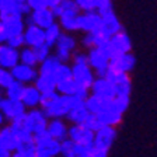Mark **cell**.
Segmentation results:
<instances>
[{
  "label": "cell",
  "instance_id": "cell-1",
  "mask_svg": "<svg viewBox=\"0 0 157 157\" xmlns=\"http://www.w3.org/2000/svg\"><path fill=\"white\" fill-rule=\"evenodd\" d=\"M111 56H112V53H111V49H109L108 44L97 46V48L88 49L87 63L94 70L95 77H105V73H107L108 66H109Z\"/></svg>",
  "mask_w": 157,
  "mask_h": 157
},
{
  "label": "cell",
  "instance_id": "cell-2",
  "mask_svg": "<svg viewBox=\"0 0 157 157\" xmlns=\"http://www.w3.org/2000/svg\"><path fill=\"white\" fill-rule=\"evenodd\" d=\"M82 104H84V101H82L76 95H59V98L48 109H42V111L48 119H63L72 108Z\"/></svg>",
  "mask_w": 157,
  "mask_h": 157
},
{
  "label": "cell",
  "instance_id": "cell-3",
  "mask_svg": "<svg viewBox=\"0 0 157 157\" xmlns=\"http://www.w3.org/2000/svg\"><path fill=\"white\" fill-rule=\"evenodd\" d=\"M104 78H107L109 83H112L117 95H124V97H129V95H131L132 82H131L129 75L115 72L114 69H111L108 66V70H107V73H105Z\"/></svg>",
  "mask_w": 157,
  "mask_h": 157
},
{
  "label": "cell",
  "instance_id": "cell-4",
  "mask_svg": "<svg viewBox=\"0 0 157 157\" xmlns=\"http://www.w3.org/2000/svg\"><path fill=\"white\" fill-rule=\"evenodd\" d=\"M48 121L49 119L45 117V114H44V111L41 108H33V109L27 111L25 115H24V125L31 132L33 136L46 131Z\"/></svg>",
  "mask_w": 157,
  "mask_h": 157
},
{
  "label": "cell",
  "instance_id": "cell-5",
  "mask_svg": "<svg viewBox=\"0 0 157 157\" xmlns=\"http://www.w3.org/2000/svg\"><path fill=\"white\" fill-rule=\"evenodd\" d=\"M72 78L76 86L80 88L90 90L95 80V73L88 65H73L72 67Z\"/></svg>",
  "mask_w": 157,
  "mask_h": 157
},
{
  "label": "cell",
  "instance_id": "cell-6",
  "mask_svg": "<svg viewBox=\"0 0 157 157\" xmlns=\"http://www.w3.org/2000/svg\"><path fill=\"white\" fill-rule=\"evenodd\" d=\"M115 139H117V129L111 126H102L97 132H94V140L93 146L98 150L109 151Z\"/></svg>",
  "mask_w": 157,
  "mask_h": 157
},
{
  "label": "cell",
  "instance_id": "cell-7",
  "mask_svg": "<svg viewBox=\"0 0 157 157\" xmlns=\"http://www.w3.org/2000/svg\"><path fill=\"white\" fill-rule=\"evenodd\" d=\"M67 139L80 146H93L94 132L88 131L83 125H72L67 128Z\"/></svg>",
  "mask_w": 157,
  "mask_h": 157
},
{
  "label": "cell",
  "instance_id": "cell-8",
  "mask_svg": "<svg viewBox=\"0 0 157 157\" xmlns=\"http://www.w3.org/2000/svg\"><path fill=\"white\" fill-rule=\"evenodd\" d=\"M135 65H136V58H135V55L132 52L112 55L111 59H109V67L119 73L129 75V72L133 70Z\"/></svg>",
  "mask_w": 157,
  "mask_h": 157
},
{
  "label": "cell",
  "instance_id": "cell-9",
  "mask_svg": "<svg viewBox=\"0 0 157 157\" xmlns=\"http://www.w3.org/2000/svg\"><path fill=\"white\" fill-rule=\"evenodd\" d=\"M108 46L111 49L112 55H118V53H129L132 51V41L125 31L115 34L109 38Z\"/></svg>",
  "mask_w": 157,
  "mask_h": 157
},
{
  "label": "cell",
  "instance_id": "cell-10",
  "mask_svg": "<svg viewBox=\"0 0 157 157\" xmlns=\"http://www.w3.org/2000/svg\"><path fill=\"white\" fill-rule=\"evenodd\" d=\"M13 78L16 82L21 83L24 86H28L29 83H34L38 77V70L34 67H29V66H25V65H21L18 63L17 66H14L11 70H10Z\"/></svg>",
  "mask_w": 157,
  "mask_h": 157
},
{
  "label": "cell",
  "instance_id": "cell-11",
  "mask_svg": "<svg viewBox=\"0 0 157 157\" xmlns=\"http://www.w3.org/2000/svg\"><path fill=\"white\" fill-rule=\"evenodd\" d=\"M0 111L3 114L4 118H7L9 121H16L18 118H21L23 115H25L27 108L23 105L21 101H14V100H7L4 98L3 104L0 107Z\"/></svg>",
  "mask_w": 157,
  "mask_h": 157
},
{
  "label": "cell",
  "instance_id": "cell-12",
  "mask_svg": "<svg viewBox=\"0 0 157 157\" xmlns=\"http://www.w3.org/2000/svg\"><path fill=\"white\" fill-rule=\"evenodd\" d=\"M18 51L14 48H10L6 44H0V69L11 70L14 66L20 63Z\"/></svg>",
  "mask_w": 157,
  "mask_h": 157
},
{
  "label": "cell",
  "instance_id": "cell-13",
  "mask_svg": "<svg viewBox=\"0 0 157 157\" xmlns=\"http://www.w3.org/2000/svg\"><path fill=\"white\" fill-rule=\"evenodd\" d=\"M90 94H94L97 97L101 98H107V100H111L117 95L115 93V88L112 86V83H109L107 78L104 77H95L94 83H93L91 88H90Z\"/></svg>",
  "mask_w": 157,
  "mask_h": 157
},
{
  "label": "cell",
  "instance_id": "cell-14",
  "mask_svg": "<svg viewBox=\"0 0 157 157\" xmlns=\"http://www.w3.org/2000/svg\"><path fill=\"white\" fill-rule=\"evenodd\" d=\"M111 100H107V98H101L94 94H90L87 97V100L84 101V107L87 108V111L90 112V114L98 115L105 111H111Z\"/></svg>",
  "mask_w": 157,
  "mask_h": 157
},
{
  "label": "cell",
  "instance_id": "cell-15",
  "mask_svg": "<svg viewBox=\"0 0 157 157\" xmlns=\"http://www.w3.org/2000/svg\"><path fill=\"white\" fill-rule=\"evenodd\" d=\"M24 44L28 48H35L45 44V35H44V29H41L36 25H27L23 33Z\"/></svg>",
  "mask_w": 157,
  "mask_h": 157
},
{
  "label": "cell",
  "instance_id": "cell-16",
  "mask_svg": "<svg viewBox=\"0 0 157 157\" xmlns=\"http://www.w3.org/2000/svg\"><path fill=\"white\" fill-rule=\"evenodd\" d=\"M29 18L33 21L34 25L39 27L41 29H46L48 27H51L53 23H56V18L53 17L51 9H42L36 10L29 14Z\"/></svg>",
  "mask_w": 157,
  "mask_h": 157
},
{
  "label": "cell",
  "instance_id": "cell-17",
  "mask_svg": "<svg viewBox=\"0 0 157 157\" xmlns=\"http://www.w3.org/2000/svg\"><path fill=\"white\" fill-rule=\"evenodd\" d=\"M101 27V16L95 11L80 14V31L86 34H91Z\"/></svg>",
  "mask_w": 157,
  "mask_h": 157
},
{
  "label": "cell",
  "instance_id": "cell-18",
  "mask_svg": "<svg viewBox=\"0 0 157 157\" xmlns=\"http://www.w3.org/2000/svg\"><path fill=\"white\" fill-rule=\"evenodd\" d=\"M46 132L52 139L58 142H63L65 139H67V126L63 119H49Z\"/></svg>",
  "mask_w": 157,
  "mask_h": 157
},
{
  "label": "cell",
  "instance_id": "cell-19",
  "mask_svg": "<svg viewBox=\"0 0 157 157\" xmlns=\"http://www.w3.org/2000/svg\"><path fill=\"white\" fill-rule=\"evenodd\" d=\"M39 100H41V93L35 88L34 84H28L24 87L23 95H21V100L20 101L23 102V105L25 108H38L39 107Z\"/></svg>",
  "mask_w": 157,
  "mask_h": 157
},
{
  "label": "cell",
  "instance_id": "cell-20",
  "mask_svg": "<svg viewBox=\"0 0 157 157\" xmlns=\"http://www.w3.org/2000/svg\"><path fill=\"white\" fill-rule=\"evenodd\" d=\"M0 147L10 151V153H14L18 147V142H17L14 133L11 132L10 126L0 128Z\"/></svg>",
  "mask_w": 157,
  "mask_h": 157
},
{
  "label": "cell",
  "instance_id": "cell-21",
  "mask_svg": "<svg viewBox=\"0 0 157 157\" xmlns=\"http://www.w3.org/2000/svg\"><path fill=\"white\" fill-rule=\"evenodd\" d=\"M2 23L4 24L7 33V38L13 35H20L24 33L25 29V24H24V18L21 16H14V17H9V18L3 20Z\"/></svg>",
  "mask_w": 157,
  "mask_h": 157
},
{
  "label": "cell",
  "instance_id": "cell-22",
  "mask_svg": "<svg viewBox=\"0 0 157 157\" xmlns=\"http://www.w3.org/2000/svg\"><path fill=\"white\" fill-rule=\"evenodd\" d=\"M101 27L111 36L115 35V34H118V33H121V31H124L121 21L118 20V17L115 16L114 11H112V13H108V14H105V16L101 17Z\"/></svg>",
  "mask_w": 157,
  "mask_h": 157
},
{
  "label": "cell",
  "instance_id": "cell-23",
  "mask_svg": "<svg viewBox=\"0 0 157 157\" xmlns=\"http://www.w3.org/2000/svg\"><path fill=\"white\" fill-rule=\"evenodd\" d=\"M34 86L41 94L49 91H56V83L53 76L51 75H38L36 80L34 82Z\"/></svg>",
  "mask_w": 157,
  "mask_h": 157
},
{
  "label": "cell",
  "instance_id": "cell-24",
  "mask_svg": "<svg viewBox=\"0 0 157 157\" xmlns=\"http://www.w3.org/2000/svg\"><path fill=\"white\" fill-rule=\"evenodd\" d=\"M14 16H21L18 11V3L14 0H0V21Z\"/></svg>",
  "mask_w": 157,
  "mask_h": 157
},
{
  "label": "cell",
  "instance_id": "cell-25",
  "mask_svg": "<svg viewBox=\"0 0 157 157\" xmlns=\"http://www.w3.org/2000/svg\"><path fill=\"white\" fill-rule=\"evenodd\" d=\"M88 115H90V112L87 111V108L84 107V104H82V105H78V107L72 108L69 111V114L66 115V119L70 121L73 125H83Z\"/></svg>",
  "mask_w": 157,
  "mask_h": 157
},
{
  "label": "cell",
  "instance_id": "cell-26",
  "mask_svg": "<svg viewBox=\"0 0 157 157\" xmlns=\"http://www.w3.org/2000/svg\"><path fill=\"white\" fill-rule=\"evenodd\" d=\"M95 117H97V119L100 121V124L102 126L115 128L117 125H119L122 122V114H118V112H114V111H105L102 114L95 115Z\"/></svg>",
  "mask_w": 157,
  "mask_h": 157
},
{
  "label": "cell",
  "instance_id": "cell-27",
  "mask_svg": "<svg viewBox=\"0 0 157 157\" xmlns=\"http://www.w3.org/2000/svg\"><path fill=\"white\" fill-rule=\"evenodd\" d=\"M62 34V28L58 23H53L51 27H48L46 29H44V35H45V44L52 49L56 45L59 36Z\"/></svg>",
  "mask_w": 157,
  "mask_h": 157
},
{
  "label": "cell",
  "instance_id": "cell-28",
  "mask_svg": "<svg viewBox=\"0 0 157 157\" xmlns=\"http://www.w3.org/2000/svg\"><path fill=\"white\" fill-rule=\"evenodd\" d=\"M18 58H20V63L21 65H25L29 66V67H34L36 69V66L39 65L38 63V59H36L35 53H34L33 48H28V46H23L21 51H18Z\"/></svg>",
  "mask_w": 157,
  "mask_h": 157
},
{
  "label": "cell",
  "instance_id": "cell-29",
  "mask_svg": "<svg viewBox=\"0 0 157 157\" xmlns=\"http://www.w3.org/2000/svg\"><path fill=\"white\" fill-rule=\"evenodd\" d=\"M60 65L59 63V60L55 58L53 55H51L48 59H45L44 62L39 63V69H38V75H51L53 76V73H55L56 67Z\"/></svg>",
  "mask_w": 157,
  "mask_h": 157
},
{
  "label": "cell",
  "instance_id": "cell-30",
  "mask_svg": "<svg viewBox=\"0 0 157 157\" xmlns=\"http://www.w3.org/2000/svg\"><path fill=\"white\" fill-rule=\"evenodd\" d=\"M76 39L75 36H72L70 34L67 33H62L60 34V36H59L58 42H56L55 48H60V49H65V51H67V52L72 53L73 51L76 49Z\"/></svg>",
  "mask_w": 157,
  "mask_h": 157
},
{
  "label": "cell",
  "instance_id": "cell-31",
  "mask_svg": "<svg viewBox=\"0 0 157 157\" xmlns=\"http://www.w3.org/2000/svg\"><path fill=\"white\" fill-rule=\"evenodd\" d=\"M129 97H124V95H115L111 100V111L118 112V114H122L129 108Z\"/></svg>",
  "mask_w": 157,
  "mask_h": 157
},
{
  "label": "cell",
  "instance_id": "cell-32",
  "mask_svg": "<svg viewBox=\"0 0 157 157\" xmlns=\"http://www.w3.org/2000/svg\"><path fill=\"white\" fill-rule=\"evenodd\" d=\"M76 90H77V86L73 82V78L56 83V93H58L59 95H75Z\"/></svg>",
  "mask_w": 157,
  "mask_h": 157
},
{
  "label": "cell",
  "instance_id": "cell-33",
  "mask_svg": "<svg viewBox=\"0 0 157 157\" xmlns=\"http://www.w3.org/2000/svg\"><path fill=\"white\" fill-rule=\"evenodd\" d=\"M24 87H25L24 84H21V83L14 80V82L6 88V98L7 100L20 101V100H21V95H23V91H24Z\"/></svg>",
  "mask_w": 157,
  "mask_h": 157
},
{
  "label": "cell",
  "instance_id": "cell-34",
  "mask_svg": "<svg viewBox=\"0 0 157 157\" xmlns=\"http://www.w3.org/2000/svg\"><path fill=\"white\" fill-rule=\"evenodd\" d=\"M53 78H55V83H60V82H63V80L72 78V69H70V66L60 63V65L56 67L55 73H53Z\"/></svg>",
  "mask_w": 157,
  "mask_h": 157
},
{
  "label": "cell",
  "instance_id": "cell-35",
  "mask_svg": "<svg viewBox=\"0 0 157 157\" xmlns=\"http://www.w3.org/2000/svg\"><path fill=\"white\" fill-rule=\"evenodd\" d=\"M59 98V94L56 91H49V93H44L41 94V100H39V108L41 109H48L53 102Z\"/></svg>",
  "mask_w": 157,
  "mask_h": 157
},
{
  "label": "cell",
  "instance_id": "cell-36",
  "mask_svg": "<svg viewBox=\"0 0 157 157\" xmlns=\"http://www.w3.org/2000/svg\"><path fill=\"white\" fill-rule=\"evenodd\" d=\"M80 13H91L97 9V0H75Z\"/></svg>",
  "mask_w": 157,
  "mask_h": 157
},
{
  "label": "cell",
  "instance_id": "cell-37",
  "mask_svg": "<svg viewBox=\"0 0 157 157\" xmlns=\"http://www.w3.org/2000/svg\"><path fill=\"white\" fill-rule=\"evenodd\" d=\"M60 154L63 157H76V143L69 139L60 142Z\"/></svg>",
  "mask_w": 157,
  "mask_h": 157
},
{
  "label": "cell",
  "instance_id": "cell-38",
  "mask_svg": "<svg viewBox=\"0 0 157 157\" xmlns=\"http://www.w3.org/2000/svg\"><path fill=\"white\" fill-rule=\"evenodd\" d=\"M112 11H114L112 0H97V9H95V13H98L102 17L108 13H112Z\"/></svg>",
  "mask_w": 157,
  "mask_h": 157
},
{
  "label": "cell",
  "instance_id": "cell-39",
  "mask_svg": "<svg viewBox=\"0 0 157 157\" xmlns=\"http://www.w3.org/2000/svg\"><path fill=\"white\" fill-rule=\"evenodd\" d=\"M34 53H35L36 59H38V63L44 62L45 59H48L49 56L52 55L51 53V48H49L46 44H42V45H39V46H35V48H33Z\"/></svg>",
  "mask_w": 157,
  "mask_h": 157
},
{
  "label": "cell",
  "instance_id": "cell-40",
  "mask_svg": "<svg viewBox=\"0 0 157 157\" xmlns=\"http://www.w3.org/2000/svg\"><path fill=\"white\" fill-rule=\"evenodd\" d=\"M83 126L87 128L88 131H91V132H97L100 128H102V125L100 124V121L97 119V117L93 114H90L87 117V119L84 121V124H83Z\"/></svg>",
  "mask_w": 157,
  "mask_h": 157
},
{
  "label": "cell",
  "instance_id": "cell-41",
  "mask_svg": "<svg viewBox=\"0 0 157 157\" xmlns=\"http://www.w3.org/2000/svg\"><path fill=\"white\" fill-rule=\"evenodd\" d=\"M6 45H9L10 48H14L18 51L20 48H23V46H25V44H24V36L23 34H20V35H13V36H9L6 41Z\"/></svg>",
  "mask_w": 157,
  "mask_h": 157
},
{
  "label": "cell",
  "instance_id": "cell-42",
  "mask_svg": "<svg viewBox=\"0 0 157 157\" xmlns=\"http://www.w3.org/2000/svg\"><path fill=\"white\" fill-rule=\"evenodd\" d=\"M13 82H14V78H13V76H11V73H10V70L0 69V87L6 90Z\"/></svg>",
  "mask_w": 157,
  "mask_h": 157
},
{
  "label": "cell",
  "instance_id": "cell-43",
  "mask_svg": "<svg viewBox=\"0 0 157 157\" xmlns=\"http://www.w3.org/2000/svg\"><path fill=\"white\" fill-rule=\"evenodd\" d=\"M55 56L56 59L59 60V63H63V65H66V63L70 60V58H72V53L67 52V51H65V49H60V48H55Z\"/></svg>",
  "mask_w": 157,
  "mask_h": 157
},
{
  "label": "cell",
  "instance_id": "cell-44",
  "mask_svg": "<svg viewBox=\"0 0 157 157\" xmlns=\"http://www.w3.org/2000/svg\"><path fill=\"white\" fill-rule=\"evenodd\" d=\"M27 4L29 6L31 11H36V10H42V9H48L45 0H27Z\"/></svg>",
  "mask_w": 157,
  "mask_h": 157
},
{
  "label": "cell",
  "instance_id": "cell-45",
  "mask_svg": "<svg viewBox=\"0 0 157 157\" xmlns=\"http://www.w3.org/2000/svg\"><path fill=\"white\" fill-rule=\"evenodd\" d=\"M73 65H88L87 63V53L83 52H75V55L72 56Z\"/></svg>",
  "mask_w": 157,
  "mask_h": 157
},
{
  "label": "cell",
  "instance_id": "cell-46",
  "mask_svg": "<svg viewBox=\"0 0 157 157\" xmlns=\"http://www.w3.org/2000/svg\"><path fill=\"white\" fill-rule=\"evenodd\" d=\"M82 42H83V45H84L86 48H88V49L95 48V45H94V38H93L91 34H86Z\"/></svg>",
  "mask_w": 157,
  "mask_h": 157
},
{
  "label": "cell",
  "instance_id": "cell-47",
  "mask_svg": "<svg viewBox=\"0 0 157 157\" xmlns=\"http://www.w3.org/2000/svg\"><path fill=\"white\" fill-rule=\"evenodd\" d=\"M18 11H20V14H21V17H24V16L27 17V16H29V14L33 13L27 3H18Z\"/></svg>",
  "mask_w": 157,
  "mask_h": 157
},
{
  "label": "cell",
  "instance_id": "cell-48",
  "mask_svg": "<svg viewBox=\"0 0 157 157\" xmlns=\"http://www.w3.org/2000/svg\"><path fill=\"white\" fill-rule=\"evenodd\" d=\"M7 41V33L4 28V24L0 21V44H6Z\"/></svg>",
  "mask_w": 157,
  "mask_h": 157
},
{
  "label": "cell",
  "instance_id": "cell-49",
  "mask_svg": "<svg viewBox=\"0 0 157 157\" xmlns=\"http://www.w3.org/2000/svg\"><path fill=\"white\" fill-rule=\"evenodd\" d=\"M11 157H38L35 153H20V151H14L11 153Z\"/></svg>",
  "mask_w": 157,
  "mask_h": 157
},
{
  "label": "cell",
  "instance_id": "cell-50",
  "mask_svg": "<svg viewBox=\"0 0 157 157\" xmlns=\"http://www.w3.org/2000/svg\"><path fill=\"white\" fill-rule=\"evenodd\" d=\"M46 2V6H48V9H53V7L58 6L62 0H45Z\"/></svg>",
  "mask_w": 157,
  "mask_h": 157
},
{
  "label": "cell",
  "instance_id": "cell-51",
  "mask_svg": "<svg viewBox=\"0 0 157 157\" xmlns=\"http://www.w3.org/2000/svg\"><path fill=\"white\" fill-rule=\"evenodd\" d=\"M0 157H11V153L7 150H4V149H2L0 147Z\"/></svg>",
  "mask_w": 157,
  "mask_h": 157
},
{
  "label": "cell",
  "instance_id": "cell-52",
  "mask_svg": "<svg viewBox=\"0 0 157 157\" xmlns=\"http://www.w3.org/2000/svg\"><path fill=\"white\" fill-rule=\"evenodd\" d=\"M3 122H4V117H3V114H2V111H0V128L3 126Z\"/></svg>",
  "mask_w": 157,
  "mask_h": 157
},
{
  "label": "cell",
  "instance_id": "cell-53",
  "mask_svg": "<svg viewBox=\"0 0 157 157\" xmlns=\"http://www.w3.org/2000/svg\"><path fill=\"white\" fill-rule=\"evenodd\" d=\"M3 101H4V97L2 94H0V107H2V104H3Z\"/></svg>",
  "mask_w": 157,
  "mask_h": 157
},
{
  "label": "cell",
  "instance_id": "cell-54",
  "mask_svg": "<svg viewBox=\"0 0 157 157\" xmlns=\"http://www.w3.org/2000/svg\"><path fill=\"white\" fill-rule=\"evenodd\" d=\"M14 2H17V3H25L27 0H14Z\"/></svg>",
  "mask_w": 157,
  "mask_h": 157
}]
</instances>
